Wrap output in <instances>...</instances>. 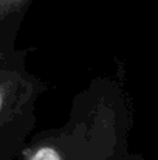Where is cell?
<instances>
[{
  "mask_svg": "<svg viewBox=\"0 0 158 160\" xmlns=\"http://www.w3.org/2000/svg\"><path fill=\"white\" fill-rule=\"evenodd\" d=\"M126 129L121 87L95 76L71 98L62 124L33 132L9 160H122Z\"/></svg>",
  "mask_w": 158,
  "mask_h": 160,
  "instance_id": "1",
  "label": "cell"
},
{
  "mask_svg": "<svg viewBox=\"0 0 158 160\" xmlns=\"http://www.w3.org/2000/svg\"><path fill=\"white\" fill-rule=\"evenodd\" d=\"M47 84L28 67V50L0 53V160H9L37 124V104Z\"/></svg>",
  "mask_w": 158,
  "mask_h": 160,
  "instance_id": "2",
  "label": "cell"
},
{
  "mask_svg": "<svg viewBox=\"0 0 158 160\" xmlns=\"http://www.w3.org/2000/svg\"><path fill=\"white\" fill-rule=\"evenodd\" d=\"M34 0H0V53H11Z\"/></svg>",
  "mask_w": 158,
  "mask_h": 160,
  "instance_id": "3",
  "label": "cell"
}]
</instances>
